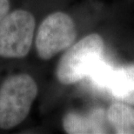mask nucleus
I'll return each instance as SVG.
<instances>
[{"mask_svg":"<svg viewBox=\"0 0 134 134\" xmlns=\"http://www.w3.org/2000/svg\"><path fill=\"white\" fill-rule=\"evenodd\" d=\"M77 37L72 18L62 12L50 14L40 25L36 37V48L39 58L48 60L67 49Z\"/></svg>","mask_w":134,"mask_h":134,"instance_id":"obj_4","label":"nucleus"},{"mask_svg":"<svg viewBox=\"0 0 134 134\" xmlns=\"http://www.w3.org/2000/svg\"><path fill=\"white\" fill-rule=\"evenodd\" d=\"M36 22L33 15L25 10L8 13L0 21V57H25L32 45Z\"/></svg>","mask_w":134,"mask_h":134,"instance_id":"obj_3","label":"nucleus"},{"mask_svg":"<svg viewBox=\"0 0 134 134\" xmlns=\"http://www.w3.org/2000/svg\"><path fill=\"white\" fill-rule=\"evenodd\" d=\"M107 91L115 98L134 104V65L115 69Z\"/></svg>","mask_w":134,"mask_h":134,"instance_id":"obj_6","label":"nucleus"},{"mask_svg":"<svg viewBox=\"0 0 134 134\" xmlns=\"http://www.w3.org/2000/svg\"><path fill=\"white\" fill-rule=\"evenodd\" d=\"M104 40L93 33L73 44L61 57L57 67V77L61 84L71 85L86 77L103 58Z\"/></svg>","mask_w":134,"mask_h":134,"instance_id":"obj_2","label":"nucleus"},{"mask_svg":"<svg viewBox=\"0 0 134 134\" xmlns=\"http://www.w3.org/2000/svg\"><path fill=\"white\" fill-rule=\"evenodd\" d=\"M112 129L119 134H134V108L126 104L114 103L106 111Z\"/></svg>","mask_w":134,"mask_h":134,"instance_id":"obj_7","label":"nucleus"},{"mask_svg":"<svg viewBox=\"0 0 134 134\" xmlns=\"http://www.w3.org/2000/svg\"><path fill=\"white\" fill-rule=\"evenodd\" d=\"M110 125L106 112L103 109H95L87 115L68 112L63 119V127L67 133H107Z\"/></svg>","mask_w":134,"mask_h":134,"instance_id":"obj_5","label":"nucleus"},{"mask_svg":"<svg viewBox=\"0 0 134 134\" xmlns=\"http://www.w3.org/2000/svg\"><path fill=\"white\" fill-rule=\"evenodd\" d=\"M37 95V85L28 74L10 76L0 87V128L9 130L21 124Z\"/></svg>","mask_w":134,"mask_h":134,"instance_id":"obj_1","label":"nucleus"},{"mask_svg":"<svg viewBox=\"0 0 134 134\" xmlns=\"http://www.w3.org/2000/svg\"><path fill=\"white\" fill-rule=\"evenodd\" d=\"M10 10L9 0H0V21L8 14Z\"/></svg>","mask_w":134,"mask_h":134,"instance_id":"obj_9","label":"nucleus"},{"mask_svg":"<svg viewBox=\"0 0 134 134\" xmlns=\"http://www.w3.org/2000/svg\"><path fill=\"white\" fill-rule=\"evenodd\" d=\"M114 70L113 67L102 58L94 65L87 77H89L92 85L96 89L108 90Z\"/></svg>","mask_w":134,"mask_h":134,"instance_id":"obj_8","label":"nucleus"}]
</instances>
